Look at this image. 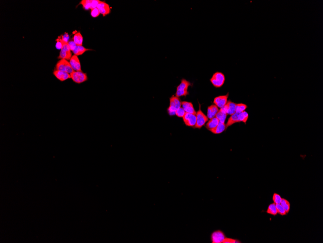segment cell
<instances>
[{"label":"cell","instance_id":"cell-30","mask_svg":"<svg viewBox=\"0 0 323 243\" xmlns=\"http://www.w3.org/2000/svg\"><path fill=\"white\" fill-rule=\"evenodd\" d=\"M69 36L67 33H64V35H62L61 37H59V39L60 41H62L63 44L68 43L69 42Z\"/></svg>","mask_w":323,"mask_h":243},{"label":"cell","instance_id":"cell-14","mask_svg":"<svg viewBox=\"0 0 323 243\" xmlns=\"http://www.w3.org/2000/svg\"><path fill=\"white\" fill-rule=\"evenodd\" d=\"M69 63L70 64L73 69L75 72H81V66L80 61L78 58V56L74 55L71 58L69 61Z\"/></svg>","mask_w":323,"mask_h":243},{"label":"cell","instance_id":"cell-16","mask_svg":"<svg viewBox=\"0 0 323 243\" xmlns=\"http://www.w3.org/2000/svg\"><path fill=\"white\" fill-rule=\"evenodd\" d=\"M182 106L186 113H190L196 115L197 112L192 102L186 101L182 102Z\"/></svg>","mask_w":323,"mask_h":243},{"label":"cell","instance_id":"cell-27","mask_svg":"<svg viewBox=\"0 0 323 243\" xmlns=\"http://www.w3.org/2000/svg\"><path fill=\"white\" fill-rule=\"evenodd\" d=\"M247 105L243 103H237L236 104V113L240 114L245 111V110L247 108Z\"/></svg>","mask_w":323,"mask_h":243},{"label":"cell","instance_id":"cell-18","mask_svg":"<svg viewBox=\"0 0 323 243\" xmlns=\"http://www.w3.org/2000/svg\"><path fill=\"white\" fill-rule=\"evenodd\" d=\"M219 122V121L217 118H216V117H213L211 119H210V121L207 123L205 126L206 128L208 130L211 131L212 130L214 129V128H216L218 125Z\"/></svg>","mask_w":323,"mask_h":243},{"label":"cell","instance_id":"cell-25","mask_svg":"<svg viewBox=\"0 0 323 243\" xmlns=\"http://www.w3.org/2000/svg\"><path fill=\"white\" fill-rule=\"evenodd\" d=\"M248 113L246 112L245 111L242 112V113H240V114H239V116H238L239 122H242L244 123L245 124H246L248 120Z\"/></svg>","mask_w":323,"mask_h":243},{"label":"cell","instance_id":"cell-21","mask_svg":"<svg viewBox=\"0 0 323 243\" xmlns=\"http://www.w3.org/2000/svg\"><path fill=\"white\" fill-rule=\"evenodd\" d=\"M227 115H228L227 113H226L223 109L221 108L216 114L215 117L217 118L221 122L225 123Z\"/></svg>","mask_w":323,"mask_h":243},{"label":"cell","instance_id":"cell-23","mask_svg":"<svg viewBox=\"0 0 323 243\" xmlns=\"http://www.w3.org/2000/svg\"><path fill=\"white\" fill-rule=\"evenodd\" d=\"M83 37L80 32L76 33L73 37V41L77 46H82Z\"/></svg>","mask_w":323,"mask_h":243},{"label":"cell","instance_id":"cell-10","mask_svg":"<svg viewBox=\"0 0 323 243\" xmlns=\"http://www.w3.org/2000/svg\"><path fill=\"white\" fill-rule=\"evenodd\" d=\"M99 0H82L79 4H81L85 10H88L95 8L99 3Z\"/></svg>","mask_w":323,"mask_h":243},{"label":"cell","instance_id":"cell-13","mask_svg":"<svg viewBox=\"0 0 323 243\" xmlns=\"http://www.w3.org/2000/svg\"><path fill=\"white\" fill-rule=\"evenodd\" d=\"M236 103L232 102L231 101H228L227 103L226 104L225 107L221 108L224 111L227 113V115L231 116L236 113Z\"/></svg>","mask_w":323,"mask_h":243},{"label":"cell","instance_id":"cell-2","mask_svg":"<svg viewBox=\"0 0 323 243\" xmlns=\"http://www.w3.org/2000/svg\"><path fill=\"white\" fill-rule=\"evenodd\" d=\"M191 85L190 82L185 79H183L181 81V84L177 87V91L175 93V96L179 98L183 96H186L189 94L188 89L189 87Z\"/></svg>","mask_w":323,"mask_h":243},{"label":"cell","instance_id":"cell-32","mask_svg":"<svg viewBox=\"0 0 323 243\" xmlns=\"http://www.w3.org/2000/svg\"><path fill=\"white\" fill-rule=\"evenodd\" d=\"M241 243V241H240V240H237V239H233V238H226V237L224 241H223V243Z\"/></svg>","mask_w":323,"mask_h":243},{"label":"cell","instance_id":"cell-15","mask_svg":"<svg viewBox=\"0 0 323 243\" xmlns=\"http://www.w3.org/2000/svg\"><path fill=\"white\" fill-rule=\"evenodd\" d=\"M53 74L55 77L59 80L61 82L64 81L67 79L71 78L70 74H69L66 72H63V71H56L53 72Z\"/></svg>","mask_w":323,"mask_h":243},{"label":"cell","instance_id":"cell-33","mask_svg":"<svg viewBox=\"0 0 323 243\" xmlns=\"http://www.w3.org/2000/svg\"><path fill=\"white\" fill-rule=\"evenodd\" d=\"M100 14L99 11L98 9L96 7L95 8L91 10V16L93 17H98L99 16Z\"/></svg>","mask_w":323,"mask_h":243},{"label":"cell","instance_id":"cell-11","mask_svg":"<svg viewBox=\"0 0 323 243\" xmlns=\"http://www.w3.org/2000/svg\"><path fill=\"white\" fill-rule=\"evenodd\" d=\"M229 96V93H227L226 95L219 96L214 98L213 101V103L216 105L219 108L221 109L225 107L226 104L227 103V99Z\"/></svg>","mask_w":323,"mask_h":243},{"label":"cell","instance_id":"cell-34","mask_svg":"<svg viewBox=\"0 0 323 243\" xmlns=\"http://www.w3.org/2000/svg\"><path fill=\"white\" fill-rule=\"evenodd\" d=\"M68 45H69V48H70L71 51L72 52L74 50H75V48H76L77 46V45L76 44V43L74 42L73 40L69 41V42H68Z\"/></svg>","mask_w":323,"mask_h":243},{"label":"cell","instance_id":"cell-24","mask_svg":"<svg viewBox=\"0 0 323 243\" xmlns=\"http://www.w3.org/2000/svg\"><path fill=\"white\" fill-rule=\"evenodd\" d=\"M267 214L272 215L273 216H276L277 215V211L276 206L274 203H272L268 205V207L267 209Z\"/></svg>","mask_w":323,"mask_h":243},{"label":"cell","instance_id":"cell-4","mask_svg":"<svg viewBox=\"0 0 323 243\" xmlns=\"http://www.w3.org/2000/svg\"><path fill=\"white\" fill-rule=\"evenodd\" d=\"M199 108L198 111L197 112L196 117H197V122L196 125L193 128L196 129H201L203 126H205L206 123L208 121L209 118L206 115H205L201 109V105L199 103Z\"/></svg>","mask_w":323,"mask_h":243},{"label":"cell","instance_id":"cell-28","mask_svg":"<svg viewBox=\"0 0 323 243\" xmlns=\"http://www.w3.org/2000/svg\"><path fill=\"white\" fill-rule=\"evenodd\" d=\"M276 206L277 211V214L282 216H284L287 215L285 210L281 204H276Z\"/></svg>","mask_w":323,"mask_h":243},{"label":"cell","instance_id":"cell-20","mask_svg":"<svg viewBox=\"0 0 323 243\" xmlns=\"http://www.w3.org/2000/svg\"><path fill=\"white\" fill-rule=\"evenodd\" d=\"M226 125L225 123L220 122L218 126L216 128H214V129L211 130V131L213 134L218 135V134H221L222 132L226 131Z\"/></svg>","mask_w":323,"mask_h":243},{"label":"cell","instance_id":"cell-22","mask_svg":"<svg viewBox=\"0 0 323 243\" xmlns=\"http://www.w3.org/2000/svg\"><path fill=\"white\" fill-rule=\"evenodd\" d=\"M88 51H92V50L86 49L82 46H77V47L73 51V52L75 56H78L82 55Z\"/></svg>","mask_w":323,"mask_h":243},{"label":"cell","instance_id":"cell-17","mask_svg":"<svg viewBox=\"0 0 323 243\" xmlns=\"http://www.w3.org/2000/svg\"><path fill=\"white\" fill-rule=\"evenodd\" d=\"M219 108L215 104H212L207 108V116L209 119H211L215 117L216 114L218 112Z\"/></svg>","mask_w":323,"mask_h":243},{"label":"cell","instance_id":"cell-1","mask_svg":"<svg viewBox=\"0 0 323 243\" xmlns=\"http://www.w3.org/2000/svg\"><path fill=\"white\" fill-rule=\"evenodd\" d=\"M169 107L167 109L168 114L170 116L175 115L176 111L182 106V101L178 97L173 95L169 99Z\"/></svg>","mask_w":323,"mask_h":243},{"label":"cell","instance_id":"cell-5","mask_svg":"<svg viewBox=\"0 0 323 243\" xmlns=\"http://www.w3.org/2000/svg\"><path fill=\"white\" fill-rule=\"evenodd\" d=\"M56 69L57 71L66 72L69 74H71V73L75 72L72 67L69 61L65 59H61L59 60L56 65Z\"/></svg>","mask_w":323,"mask_h":243},{"label":"cell","instance_id":"cell-3","mask_svg":"<svg viewBox=\"0 0 323 243\" xmlns=\"http://www.w3.org/2000/svg\"><path fill=\"white\" fill-rule=\"evenodd\" d=\"M225 75L221 72H216L210 79L211 83L216 88H219L224 85L225 82Z\"/></svg>","mask_w":323,"mask_h":243},{"label":"cell","instance_id":"cell-12","mask_svg":"<svg viewBox=\"0 0 323 243\" xmlns=\"http://www.w3.org/2000/svg\"><path fill=\"white\" fill-rule=\"evenodd\" d=\"M97 8L99 11L100 13L103 16H106V15L109 14L111 12L109 5L104 2H100L97 5Z\"/></svg>","mask_w":323,"mask_h":243},{"label":"cell","instance_id":"cell-31","mask_svg":"<svg viewBox=\"0 0 323 243\" xmlns=\"http://www.w3.org/2000/svg\"><path fill=\"white\" fill-rule=\"evenodd\" d=\"M185 113L186 112H185V110H184V109L182 107H181L179 108V109H178L176 111L175 115L177 116L178 117H182L183 118V117L184 115H185Z\"/></svg>","mask_w":323,"mask_h":243},{"label":"cell","instance_id":"cell-19","mask_svg":"<svg viewBox=\"0 0 323 243\" xmlns=\"http://www.w3.org/2000/svg\"><path fill=\"white\" fill-rule=\"evenodd\" d=\"M238 113H235L232 115L230 117L228 118L227 123L226 124V129H227L228 127L232 126L236 123H239V118H238Z\"/></svg>","mask_w":323,"mask_h":243},{"label":"cell","instance_id":"cell-7","mask_svg":"<svg viewBox=\"0 0 323 243\" xmlns=\"http://www.w3.org/2000/svg\"><path fill=\"white\" fill-rule=\"evenodd\" d=\"M72 57L71 51L68 43H64L63 48L61 49L59 52V55L58 58L59 59H65L66 60H70Z\"/></svg>","mask_w":323,"mask_h":243},{"label":"cell","instance_id":"cell-26","mask_svg":"<svg viewBox=\"0 0 323 243\" xmlns=\"http://www.w3.org/2000/svg\"><path fill=\"white\" fill-rule=\"evenodd\" d=\"M281 204L283 207L284 210H285V212L287 213V214H288L289 213L290 211L291 208L290 203L289 201L285 199L282 198Z\"/></svg>","mask_w":323,"mask_h":243},{"label":"cell","instance_id":"cell-9","mask_svg":"<svg viewBox=\"0 0 323 243\" xmlns=\"http://www.w3.org/2000/svg\"><path fill=\"white\" fill-rule=\"evenodd\" d=\"M183 121L186 126L194 128L197 122L196 115L190 113H185L183 117Z\"/></svg>","mask_w":323,"mask_h":243},{"label":"cell","instance_id":"cell-8","mask_svg":"<svg viewBox=\"0 0 323 243\" xmlns=\"http://www.w3.org/2000/svg\"><path fill=\"white\" fill-rule=\"evenodd\" d=\"M226 238V236L223 231L221 230L215 231L211 235V242L212 243H223Z\"/></svg>","mask_w":323,"mask_h":243},{"label":"cell","instance_id":"cell-6","mask_svg":"<svg viewBox=\"0 0 323 243\" xmlns=\"http://www.w3.org/2000/svg\"><path fill=\"white\" fill-rule=\"evenodd\" d=\"M72 80L77 84H80L88 80L86 73L81 72H74L70 74Z\"/></svg>","mask_w":323,"mask_h":243},{"label":"cell","instance_id":"cell-29","mask_svg":"<svg viewBox=\"0 0 323 243\" xmlns=\"http://www.w3.org/2000/svg\"><path fill=\"white\" fill-rule=\"evenodd\" d=\"M282 200V198L281 197L280 195L276 193L273 194V196H272V201H273V203L275 204H281Z\"/></svg>","mask_w":323,"mask_h":243},{"label":"cell","instance_id":"cell-35","mask_svg":"<svg viewBox=\"0 0 323 243\" xmlns=\"http://www.w3.org/2000/svg\"><path fill=\"white\" fill-rule=\"evenodd\" d=\"M56 41L57 43L56 44V48L57 49H58V50H61V49H62V48H63V44H63V43L62 42V41L59 40V38H58V39H57Z\"/></svg>","mask_w":323,"mask_h":243}]
</instances>
